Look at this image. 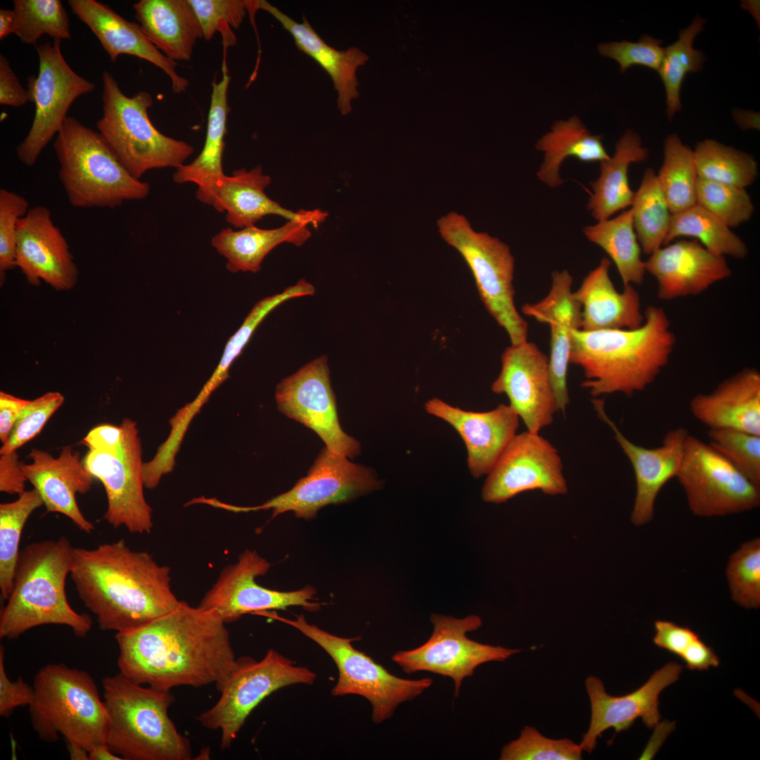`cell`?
<instances>
[{
    "mask_svg": "<svg viewBox=\"0 0 760 760\" xmlns=\"http://www.w3.org/2000/svg\"><path fill=\"white\" fill-rule=\"evenodd\" d=\"M317 676L274 650L260 661L238 658V665L217 690L220 697L197 718L204 728L221 732L220 749H229L253 710L267 696L294 684H314Z\"/></svg>",
    "mask_w": 760,
    "mask_h": 760,
    "instance_id": "cell-11",
    "label": "cell"
},
{
    "mask_svg": "<svg viewBox=\"0 0 760 760\" xmlns=\"http://www.w3.org/2000/svg\"><path fill=\"white\" fill-rule=\"evenodd\" d=\"M31 101L28 90L20 84L13 71L9 61L0 55V103L20 107Z\"/></svg>",
    "mask_w": 760,
    "mask_h": 760,
    "instance_id": "cell-56",
    "label": "cell"
},
{
    "mask_svg": "<svg viewBox=\"0 0 760 760\" xmlns=\"http://www.w3.org/2000/svg\"><path fill=\"white\" fill-rule=\"evenodd\" d=\"M16 25V18L13 10L0 9V39L2 40L8 35L14 33Z\"/></svg>",
    "mask_w": 760,
    "mask_h": 760,
    "instance_id": "cell-61",
    "label": "cell"
},
{
    "mask_svg": "<svg viewBox=\"0 0 760 760\" xmlns=\"http://www.w3.org/2000/svg\"><path fill=\"white\" fill-rule=\"evenodd\" d=\"M645 266L658 282L657 297L665 300L699 294L731 275L726 258L710 253L696 239L660 247Z\"/></svg>",
    "mask_w": 760,
    "mask_h": 760,
    "instance_id": "cell-27",
    "label": "cell"
},
{
    "mask_svg": "<svg viewBox=\"0 0 760 760\" xmlns=\"http://www.w3.org/2000/svg\"><path fill=\"white\" fill-rule=\"evenodd\" d=\"M437 225L441 236L462 255L474 277L486 309L507 332L511 344L527 341L528 324L514 303V258L509 246L474 230L462 215L450 212Z\"/></svg>",
    "mask_w": 760,
    "mask_h": 760,
    "instance_id": "cell-9",
    "label": "cell"
},
{
    "mask_svg": "<svg viewBox=\"0 0 760 760\" xmlns=\"http://www.w3.org/2000/svg\"><path fill=\"white\" fill-rule=\"evenodd\" d=\"M135 18L153 44L169 59L189 61L202 32L187 0H140Z\"/></svg>",
    "mask_w": 760,
    "mask_h": 760,
    "instance_id": "cell-33",
    "label": "cell"
},
{
    "mask_svg": "<svg viewBox=\"0 0 760 760\" xmlns=\"http://www.w3.org/2000/svg\"><path fill=\"white\" fill-rule=\"evenodd\" d=\"M611 265L603 258L574 291L581 305V330L634 329L645 321L638 292L633 285L617 291L609 274Z\"/></svg>",
    "mask_w": 760,
    "mask_h": 760,
    "instance_id": "cell-31",
    "label": "cell"
},
{
    "mask_svg": "<svg viewBox=\"0 0 760 760\" xmlns=\"http://www.w3.org/2000/svg\"><path fill=\"white\" fill-rule=\"evenodd\" d=\"M709 445L760 488V436L733 429H709Z\"/></svg>",
    "mask_w": 760,
    "mask_h": 760,
    "instance_id": "cell-49",
    "label": "cell"
},
{
    "mask_svg": "<svg viewBox=\"0 0 760 760\" xmlns=\"http://www.w3.org/2000/svg\"><path fill=\"white\" fill-rule=\"evenodd\" d=\"M70 576L103 631L139 628L179 602L171 589L170 568L147 552L132 550L124 540L75 547Z\"/></svg>",
    "mask_w": 760,
    "mask_h": 760,
    "instance_id": "cell-2",
    "label": "cell"
},
{
    "mask_svg": "<svg viewBox=\"0 0 760 760\" xmlns=\"http://www.w3.org/2000/svg\"><path fill=\"white\" fill-rule=\"evenodd\" d=\"M696 200L697 204L730 228L748 222L754 213V207L745 188L698 178Z\"/></svg>",
    "mask_w": 760,
    "mask_h": 760,
    "instance_id": "cell-46",
    "label": "cell"
},
{
    "mask_svg": "<svg viewBox=\"0 0 760 760\" xmlns=\"http://www.w3.org/2000/svg\"><path fill=\"white\" fill-rule=\"evenodd\" d=\"M661 41L649 35H643L638 42L627 41L602 43L598 45L599 53L618 62L621 72L633 65L645 66L658 71L663 58Z\"/></svg>",
    "mask_w": 760,
    "mask_h": 760,
    "instance_id": "cell-53",
    "label": "cell"
},
{
    "mask_svg": "<svg viewBox=\"0 0 760 760\" xmlns=\"http://www.w3.org/2000/svg\"><path fill=\"white\" fill-rule=\"evenodd\" d=\"M592 402L598 417L611 428L633 467L636 495L631 519L635 526L645 525L653 518L659 493L671 479L676 476L690 433L683 427L671 429L664 436L661 445L647 448L635 444L623 435L606 413L603 400L594 398Z\"/></svg>",
    "mask_w": 760,
    "mask_h": 760,
    "instance_id": "cell-24",
    "label": "cell"
},
{
    "mask_svg": "<svg viewBox=\"0 0 760 760\" xmlns=\"http://www.w3.org/2000/svg\"><path fill=\"white\" fill-rule=\"evenodd\" d=\"M124 436L121 424L119 426L101 424L90 430L82 443L89 450L114 453L121 447Z\"/></svg>",
    "mask_w": 760,
    "mask_h": 760,
    "instance_id": "cell-58",
    "label": "cell"
},
{
    "mask_svg": "<svg viewBox=\"0 0 760 760\" xmlns=\"http://www.w3.org/2000/svg\"><path fill=\"white\" fill-rule=\"evenodd\" d=\"M425 411L450 424L462 438L467 464L476 479L487 475L517 434L519 417L508 404L485 412L464 410L438 398L426 401Z\"/></svg>",
    "mask_w": 760,
    "mask_h": 760,
    "instance_id": "cell-25",
    "label": "cell"
},
{
    "mask_svg": "<svg viewBox=\"0 0 760 760\" xmlns=\"http://www.w3.org/2000/svg\"><path fill=\"white\" fill-rule=\"evenodd\" d=\"M680 659L690 670H707L718 667L720 660L713 649L707 645L700 638L693 642L683 652Z\"/></svg>",
    "mask_w": 760,
    "mask_h": 760,
    "instance_id": "cell-60",
    "label": "cell"
},
{
    "mask_svg": "<svg viewBox=\"0 0 760 760\" xmlns=\"http://www.w3.org/2000/svg\"><path fill=\"white\" fill-rule=\"evenodd\" d=\"M43 505L34 488L25 490L13 502L0 505V591L4 601L13 588L23 528L33 512Z\"/></svg>",
    "mask_w": 760,
    "mask_h": 760,
    "instance_id": "cell-41",
    "label": "cell"
},
{
    "mask_svg": "<svg viewBox=\"0 0 760 760\" xmlns=\"http://www.w3.org/2000/svg\"><path fill=\"white\" fill-rule=\"evenodd\" d=\"M676 477L697 516L737 514L760 505V488L709 444L690 434Z\"/></svg>",
    "mask_w": 760,
    "mask_h": 760,
    "instance_id": "cell-12",
    "label": "cell"
},
{
    "mask_svg": "<svg viewBox=\"0 0 760 760\" xmlns=\"http://www.w3.org/2000/svg\"><path fill=\"white\" fill-rule=\"evenodd\" d=\"M654 629V643L680 658L690 645L700 638L690 628L669 621H656Z\"/></svg>",
    "mask_w": 760,
    "mask_h": 760,
    "instance_id": "cell-55",
    "label": "cell"
},
{
    "mask_svg": "<svg viewBox=\"0 0 760 760\" xmlns=\"http://www.w3.org/2000/svg\"><path fill=\"white\" fill-rule=\"evenodd\" d=\"M583 231L590 242L602 248L612 259L624 286L642 283L645 261L641 258L631 208L614 218L587 226Z\"/></svg>",
    "mask_w": 760,
    "mask_h": 760,
    "instance_id": "cell-38",
    "label": "cell"
},
{
    "mask_svg": "<svg viewBox=\"0 0 760 760\" xmlns=\"http://www.w3.org/2000/svg\"><path fill=\"white\" fill-rule=\"evenodd\" d=\"M17 450L0 454V491L20 495L25 491L27 479Z\"/></svg>",
    "mask_w": 760,
    "mask_h": 760,
    "instance_id": "cell-57",
    "label": "cell"
},
{
    "mask_svg": "<svg viewBox=\"0 0 760 760\" xmlns=\"http://www.w3.org/2000/svg\"><path fill=\"white\" fill-rule=\"evenodd\" d=\"M274 618L294 627L318 644L334 660L338 679L331 690L333 696L357 695L366 698L372 707V719L380 723L390 718L403 702L412 701L433 683L430 678L417 680L397 677L365 653L353 647L357 638L331 634L308 623L303 614L296 619Z\"/></svg>",
    "mask_w": 760,
    "mask_h": 760,
    "instance_id": "cell-10",
    "label": "cell"
},
{
    "mask_svg": "<svg viewBox=\"0 0 760 760\" xmlns=\"http://www.w3.org/2000/svg\"><path fill=\"white\" fill-rule=\"evenodd\" d=\"M258 8L270 13L293 37L298 49L316 61L330 76L337 92V108L346 115L352 109L351 101L357 98V68L367 60L357 48L338 51L329 46L312 27L305 16L297 23L265 0H258Z\"/></svg>",
    "mask_w": 760,
    "mask_h": 760,
    "instance_id": "cell-32",
    "label": "cell"
},
{
    "mask_svg": "<svg viewBox=\"0 0 760 760\" xmlns=\"http://www.w3.org/2000/svg\"><path fill=\"white\" fill-rule=\"evenodd\" d=\"M222 77L213 81L210 104L208 117L206 136L200 154L190 163L176 168L173 180L177 184L193 183L213 176L224 175L222 158L225 147L227 118L230 111L227 92L231 77L225 60L222 63Z\"/></svg>",
    "mask_w": 760,
    "mask_h": 760,
    "instance_id": "cell-37",
    "label": "cell"
},
{
    "mask_svg": "<svg viewBox=\"0 0 760 760\" xmlns=\"http://www.w3.org/2000/svg\"><path fill=\"white\" fill-rule=\"evenodd\" d=\"M698 178L746 188L758 175L757 163L744 151L707 139L693 150Z\"/></svg>",
    "mask_w": 760,
    "mask_h": 760,
    "instance_id": "cell-43",
    "label": "cell"
},
{
    "mask_svg": "<svg viewBox=\"0 0 760 760\" xmlns=\"http://www.w3.org/2000/svg\"><path fill=\"white\" fill-rule=\"evenodd\" d=\"M53 148L59 179L77 208H110L146 198L148 183L134 177L99 132L68 116Z\"/></svg>",
    "mask_w": 760,
    "mask_h": 760,
    "instance_id": "cell-6",
    "label": "cell"
},
{
    "mask_svg": "<svg viewBox=\"0 0 760 760\" xmlns=\"http://www.w3.org/2000/svg\"><path fill=\"white\" fill-rule=\"evenodd\" d=\"M634 329L575 330L569 362L582 369L581 386L595 398L622 393L631 396L652 384L667 365L676 344L669 319L650 305Z\"/></svg>",
    "mask_w": 760,
    "mask_h": 760,
    "instance_id": "cell-3",
    "label": "cell"
},
{
    "mask_svg": "<svg viewBox=\"0 0 760 760\" xmlns=\"http://www.w3.org/2000/svg\"><path fill=\"white\" fill-rule=\"evenodd\" d=\"M89 760H122L115 754L106 742L99 743L89 750Z\"/></svg>",
    "mask_w": 760,
    "mask_h": 760,
    "instance_id": "cell-62",
    "label": "cell"
},
{
    "mask_svg": "<svg viewBox=\"0 0 760 760\" xmlns=\"http://www.w3.org/2000/svg\"><path fill=\"white\" fill-rule=\"evenodd\" d=\"M491 391L507 395L509 405L531 433L550 425L558 412L549 357L532 342L511 344L503 351L500 372Z\"/></svg>",
    "mask_w": 760,
    "mask_h": 760,
    "instance_id": "cell-20",
    "label": "cell"
},
{
    "mask_svg": "<svg viewBox=\"0 0 760 760\" xmlns=\"http://www.w3.org/2000/svg\"><path fill=\"white\" fill-rule=\"evenodd\" d=\"M102 80L103 115L96 127L127 171L140 179L148 170L183 165L194 147L164 135L152 124L148 114L151 94L141 91L127 96L107 70Z\"/></svg>",
    "mask_w": 760,
    "mask_h": 760,
    "instance_id": "cell-8",
    "label": "cell"
},
{
    "mask_svg": "<svg viewBox=\"0 0 760 760\" xmlns=\"http://www.w3.org/2000/svg\"><path fill=\"white\" fill-rule=\"evenodd\" d=\"M28 202L21 195L0 189V275L16 267L18 224L28 212Z\"/></svg>",
    "mask_w": 760,
    "mask_h": 760,
    "instance_id": "cell-52",
    "label": "cell"
},
{
    "mask_svg": "<svg viewBox=\"0 0 760 760\" xmlns=\"http://www.w3.org/2000/svg\"><path fill=\"white\" fill-rule=\"evenodd\" d=\"M705 23V19L696 16L688 27L679 32L676 42L664 48L658 72L665 87L666 114L669 120L681 108L680 92L685 75L699 71L706 60L704 53L692 46L695 38L702 30Z\"/></svg>",
    "mask_w": 760,
    "mask_h": 760,
    "instance_id": "cell-44",
    "label": "cell"
},
{
    "mask_svg": "<svg viewBox=\"0 0 760 760\" xmlns=\"http://www.w3.org/2000/svg\"><path fill=\"white\" fill-rule=\"evenodd\" d=\"M68 4L96 35L112 62L123 54L146 60L164 71L175 93L186 91L189 82L177 73V62L162 53L139 24L127 20L108 6L95 0H69Z\"/></svg>",
    "mask_w": 760,
    "mask_h": 760,
    "instance_id": "cell-29",
    "label": "cell"
},
{
    "mask_svg": "<svg viewBox=\"0 0 760 760\" xmlns=\"http://www.w3.org/2000/svg\"><path fill=\"white\" fill-rule=\"evenodd\" d=\"M34 699L29 705L32 725L44 741L58 733L66 742L88 751L106 742L109 718L96 685L86 671L63 664H49L37 673Z\"/></svg>",
    "mask_w": 760,
    "mask_h": 760,
    "instance_id": "cell-7",
    "label": "cell"
},
{
    "mask_svg": "<svg viewBox=\"0 0 760 760\" xmlns=\"http://www.w3.org/2000/svg\"><path fill=\"white\" fill-rule=\"evenodd\" d=\"M4 647L0 645V716H9L18 707L30 705L34 699V690L20 677L11 681L6 674Z\"/></svg>",
    "mask_w": 760,
    "mask_h": 760,
    "instance_id": "cell-54",
    "label": "cell"
},
{
    "mask_svg": "<svg viewBox=\"0 0 760 760\" xmlns=\"http://www.w3.org/2000/svg\"><path fill=\"white\" fill-rule=\"evenodd\" d=\"M60 39L36 46L39 72L28 78V91L35 103L30 129L17 146L20 162L32 167L53 136L59 132L72 103L95 89V85L77 75L67 63Z\"/></svg>",
    "mask_w": 760,
    "mask_h": 760,
    "instance_id": "cell-16",
    "label": "cell"
},
{
    "mask_svg": "<svg viewBox=\"0 0 760 760\" xmlns=\"http://www.w3.org/2000/svg\"><path fill=\"white\" fill-rule=\"evenodd\" d=\"M275 399L281 412L313 430L333 453L350 459L360 453L359 442L340 425L325 355L279 383Z\"/></svg>",
    "mask_w": 760,
    "mask_h": 760,
    "instance_id": "cell-18",
    "label": "cell"
},
{
    "mask_svg": "<svg viewBox=\"0 0 760 760\" xmlns=\"http://www.w3.org/2000/svg\"><path fill=\"white\" fill-rule=\"evenodd\" d=\"M536 490L565 495L568 486L557 449L539 433L526 431L514 436L487 474L481 497L499 504Z\"/></svg>",
    "mask_w": 760,
    "mask_h": 760,
    "instance_id": "cell-17",
    "label": "cell"
},
{
    "mask_svg": "<svg viewBox=\"0 0 760 760\" xmlns=\"http://www.w3.org/2000/svg\"><path fill=\"white\" fill-rule=\"evenodd\" d=\"M75 547L65 536L34 542L20 550L13 588L0 612V638H18L42 625L68 626L84 638L92 627L86 613L70 605L65 591Z\"/></svg>",
    "mask_w": 760,
    "mask_h": 760,
    "instance_id": "cell-4",
    "label": "cell"
},
{
    "mask_svg": "<svg viewBox=\"0 0 760 760\" xmlns=\"http://www.w3.org/2000/svg\"><path fill=\"white\" fill-rule=\"evenodd\" d=\"M67 748L70 759L89 760V751L82 745L72 742H67Z\"/></svg>",
    "mask_w": 760,
    "mask_h": 760,
    "instance_id": "cell-63",
    "label": "cell"
},
{
    "mask_svg": "<svg viewBox=\"0 0 760 760\" xmlns=\"http://www.w3.org/2000/svg\"><path fill=\"white\" fill-rule=\"evenodd\" d=\"M573 278L564 270L552 273V284L547 296L539 302L526 303L522 312L550 329L549 372L558 412L564 414L570 403L567 372L570 364L572 332L581 329V305L572 291Z\"/></svg>",
    "mask_w": 760,
    "mask_h": 760,
    "instance_id": "cell-26",
    "label": "cell"
},
{
    "mask_svg": "<svg viewBox=\"0 0 760 760\" xmlns=\"http://www.w3.org/2000/svg\"><path fill=\"white\" fill-rule=\"evenodd\" d=\"M30 400L0 392V441L4 445L24 407Z\"/></svg>",
    "mask_w": 760,
    "mask_h": 760,
    "instance_id": "cell-59",
    "label": "cell"
},
{
    "mask_svg": "<svg viewBox=\"0 0 760 760\" xmlns=\"http://www.w3.org/2000/svg\"><path fill=\"white\" fill-rule=\"evenodd\" d=\"M63 402V395L56 391L48 392L29 400L21 411L7 442L1 446L0 454L15 451L37 436Z\"/></svg>",
    "mask_w": 760,
    "mask_h": 760,
    "instance_id": "cell-51",
    "label": "cell"
},
{
    "mask_svg": "<svg viewBox=\"0 0 760 760\" xmlns=\"http://www.w3.org/2000/svg\"><path fill=\"white\" fill-rule=\"evenodd\" d=\"M580 745L569 739L554 740L531 726H525L519 737L505 745L500 760H579Z\"/></svg>",
    "mask_w": 760,
    "mask_h": 760,
    "instance_id": "cell-50",
    "label": "cell"
},
{
    "mask_svg": "<svg viewBox=\"0 0 760 760\" xmlns=\"http://www.w3.org/2000/svg\"><path fill=\"white\" fill-rule=\"evenodd\" d=\"M271 178L260 166L249 170L239 169L231 176H213L200 182L196 198L226 213V220L236 229L255 225L266 215L281 216L286 220H306L314 227L324 222L328 214L318 209L293 212L270 198L265 192Z\"/></svg>",
    "mask_w": 760,
    "mask_h": 760,
    "instance_id": "cell-21",
    "label": "cell"
},
{
    "mask_svg": "<svg viewBox=\"0 0 760 760\" xmlns=\"http://www.w3.org/2000/svg\"><path fill=\"white\" fill-rule=\"evenodd\" d=\"M683 671V666L669 662L656 671L640 688L622 696H612L605 691L603 682L594 676L585 680L591 717L588 731L579 744L583 751L591 753L597 740L603 732L614 728L617 733L628 730L641 718L648 728L658 725L661 716L659 697L662 690L674 683Z\"/></svg>",
    "mask_w": 760,
    "mask_h": 760,
    "instance_id": "cell-22",
    "label": "cell"
},
{
    "mask_svg": "<svg viewBox=\"0 0 760 760\" xmlns=\"http://www.w3.org/2000/svg\"><path fill=\"white\" fill-rule=\"evenodd\" d=\"M694 237L710 253L743 259L748 254L745 242L713 214L695 204L672 214L663 246L678 237Z\"/></svg>",
    "mask_w": 760,
    "mask_h": 760,
    "instance_id": "cell-39",
    "label": "cell"
},
{
    "mask_svg": "<svg viewBox=\"0 0 760 760\" xmlns=\"http://www.w3.org/2000/svg\"><path fill=\"white\" fill-rule=\"evenodd\" d=\"M731 597L747 609L760 606V538L743 543L733 553L726 567Z\"/></svg>",
    "mask_w": 760,
    "mask_h": 760,
    "instance_id": "cell-47",
    "label": "cell"
},
{
    "mask_svg": "<svg viewBox=\"0 0 760 760\" xmlns=\"http://www.w3.org/2000/svg\"><path fill=\"white\" fill-rule=\"evenodd\" d=\"M270 566L256 551L245 550L236 563L222 569L198 606L213 612L224 623L236 621L246 614L286 610L291 606L310 612L320 609L321 604L313 601L316 590L312 586L284 592L257 583L255 578L266 574Z\"/></svg>",
    "mask_w": 760,
    "mask_h": 760,
    "instance_id": "cell-19",
    "label": "cell"
},
{
    "mask_svg": "<svg viewBox=\"0 0 760 760\" xmlns=\"http://www.w3.org/2000/svg\"><path fill=\"white\" fill-rule=\"evenodd\" d=\"M15 34L22 42L36 44L44 34L70 39L69 18L59 0H14Z\"/></svg>",
    "mask_w": 760,
    "mask_h": 760,
    "instance_id": "cell-45",
    "label": "cell"
},
{
    "mask_svg": "<svg viewBox=\"0 0 760 760\" xmlns=\"http://www.w3.org/2000/svg\"><path fill=\"white\" fill-rule=\"evenodd\" d=\"M381 483L370 468L350 462L324 448L306 476L289 490L262 505L238 507L222 503V508L234 512L272 509V519L293 512L298 518L311 519L323 507L351 500L379 488Z\"/></svg>",
    "mask_w": 760,
    "mask_h": 760,
    "instance_id": "cell-15",
    "label": "cell"
},
{
    "mask_svg": "<svg viewBox=\"0 0 760 760\" xmlns=\"http://www.w3.org/2000/svg\"><path fill=\"white\" fill-rule=\"evenodd\" d=\"M602 135L591 134L576 115L556 121L551 130L536 143L544 152V161L537 172L538 179L551 188L564 182L559 176L562 162L574 157L585 163L602 162L610 156L602 141Z\"/></svg>",
    "mask_w": 760,
    "mask_h": 760,
    "instance_id": "cell-36",
    "label": "cell"
},
{
    "mask_svg": "<svg viewBox=\"0 0 760 760\" xmlns=\"http://www.w3.org/2000/svg\"><path fill=\"white\" fill-rule=\"evenodd\" d=\"M664 155L657 176L669 209L674 214L697 203L698 176L693 150L683 144L676 134L665 139Z\"/></svg>",
    "mask_w": 760,
    "mask_h": 760,
    "instance_id": "cell-42",
    "label": "cell"
},
{
    "mask_svg": "<svg viewBox=\"0 0 760 760\" xmlns=\"http://www.w3.org/2000/svg\"><path fill=\"white\" fill-rule=\"evenodd\" d=\"M15 264L32 285L37 286L43 281L58 291L76 285L77 267L48 208L36 205L20 219Z\"/></svg>",
    "mask_w": 760,
    "mask_h": 760,
    "instance_id": "cell-23",
    "label": "cell"
},
{
    "mask_svg": "<svg viewBox=\"0 0 760 760\" xmlns=\"http://www.w3.org/2000/svg\"><path fill=\"white\" fill-rule=\"evenodd\" d=\"M634 229L642 251L650 255L663 246L672 213L652 168L644 172L631 203Z\"/></svg>",
    "mask_w": 760,
    "mask_h": 760,
    "instance_id": "cell-40",
    "label": "cell"
},
{
    "mask_svg": "<svg viewBox=\"0 0 760 760\" xmlns=\"http://www.w3.org/2000/svg\"><path fill=\"white\" fill-rule=\"evenodd\" d=\"M647 157L648 150L642 146L639 134L628 129L616 142L613 156L600 162V175L590 184L593 193L587 205L597 222L631 205L634 191L629 185L628 168Z\"/></svg>",
    "mask_w": 760,
    "mask_h": 760,
    "instance_id": "cell-35",
    "label": "cell"
},
{
    "mask_svg": "<svg viewBox=\"0 0 760 760\" xmlns=\"http://www.w3.org/2000/svg\"><path fill=\"white\" fill-rule=\"evenodd\" d=\"M120 449L114 453L89 450L82 459L86 469L99 480L107 497L103 519L113 528L132 533H150L152 508L144 493L142 450L137 423L125 418Z\"/></svg>",
    "mask_w": 760,
    "mask_h": 760,
    "instance_id": "cell-14",
    "label": "cell"
},
{
    "mask_svg": "<svg viewBox=\"0 0 760 760\" xmlns=\"http://www.w3.org/2000/svg\"><path fill=\"white\" fill-rule=\"evenodd\" d=\"M29 457L32 462L23 464V471L39 493L46 512L62 514L82 531L91 533L94 526L80 511L76 495L87 493L94 477L86 469L80 452L66 445L54 457L46 451L32 448Z\"/></svg>",
    "mask_w": 760,
    "mask_h": 760,
    "instance_id": "cell-28",
    "label": "cell"
},
{
    "mask_svg": "<svg viewBox=\"0 0 760 760\" xmlns=\"http://www.w3.org/2000/svg\"><path fill=\"white\" fill-rule=\"evenodd\" d=\"M225 624L213 612L179 601L150 623L116 633L120 673L159 690L212 683L217 690L238 665Z\"/></svg>",
    "mask_w": 760,
    "mask_h": 760,
    "instance_id": "cell-1",
    "label": "cell"
},
{
    "mask_svg": "<svg viewBox=\"0 0 760 760\" xmlns=\"http://www.w3.org/2000/svg\"><path fill=\"white\" fill-rule=\"evenodd\" d=\"M201 29L203 38L211 39L216 32L222 38L224 53L236 44L231 27L239 28L247 13V0H187Z\"/></svg>",
    "mask_w": 760,
    "mask_h": 760,
    "instance_id": "cell-48",
    "label": "cell"
},
{
    "mask_svg": "<svg viewBox=\"0 0 760 760\" xmlns=\"http://www.w3.org/2000/svg\"><path fill=\"white\" fill-rule=\"evenodd\" d=\"M431 621L433 631L429 640L415 649L395 652L392 659L407 674L424 671L451 678L455 697L459 695L463 680L473 676L479 666L490 661H504L520 652L468 638V632L482 625L479 616L456 619L433 614Z\"/></svg>",
    "mask_w": 760,
    "mask_h": 760,
    "instance_id": "cell-13",
    "label": "cell"
},
{
    "mask_svg": "<svg viewBox=\"0 0 760 760\" xmlns=\"http://www.w3.org/2000/svg\"><path fill=\"white\" fill-rule=\"evenodd\" d=\"M695 419L709 429H733L760 436V373L745 367L711 393L690 401Z\"/></svg>",
    "mask_w": 760,
    "mask_h": 760,
    "instance_id": "cell-30",
    "label": "cell"
},
{
    "mask_svg": "<svg viewBox=\"0 0 760 760\" xmlns=\"http://www.w3.org/2000/svg\"><path fill=\"white\" fill-rule=\"evenodd\" d=\"M306 220H287L274 229H260L255 225L239 230L222 229L211 240L212 246L227 260L232 272H258L265 256L283 243L300 246L310 237Z\"/></svg>",
    "mask_w": 760,
    "mask_h": 760,
    "instance_id": "cell-34",
    "label": "cell"
},
{
    "mask_svg": "<svg viewBox=\"0 0 760 760\" xmlns=\"http://www.w3.org/2000/svg\"><path fill=\"white\" fill-rule=\"evenodd\" d=\"M109 718L106 743L125 760H189L190 740L168 715L170 690L145 688L122 673L102 680Z\"/></svg>",
    "mask_w": 760,
    "mask_h": 760,
    "instance_id": "cell-5",
    "label": "cell"
}]
</instances>
